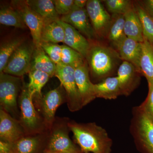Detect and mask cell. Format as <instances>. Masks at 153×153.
<instances>
[{"label": "cell", "instance_id": "cell-30", "mask_svg": "<svg viewBox=\"0 0 153 153\" xmlns=\"http://www.w3.org/2000/svg\"><path fill=\"white\" fill-rule=\"evenodd\" d=\"M85 59L74 49L66 45H62L61 63L76 68L85 63Z\"/></svg>", "mask_w": 153, "mask_h": 153}, {"label": "cell", "instance_id": "cell-31", "mask_svg": "<svg viewBox=\"0 0 153 153\" xmlns=\"http://www.w3.org/2000/svg\"><path fill=\"white\" fill-rule=\"evenodd\" d=\"M107 9L112 14L124 15L133 5L128 0H106L104 1Z\"/></svg>", "mask_w": 153, "mask_h": 153}, {"label": "cell", "instance_id": "cell-9", "mask_svg": "<svg viewBox=\"0 0 153 153\" xmlns=\"http://www.w3.org/2000/svg\"><path fill=\"white\" fill-rule=\"evenodd\" d=\"M35 48L33 43L23 42L10 57L3 72L18 77L29 73Z\"/></svg>", "mask_w": 153, "mask_h": 153}, {"label": "cell", "instance_id": "cell-6", "mask_svg": "<svg viewBox=\"0 0 153 153\" xmlns=\"http://www.w3.org/2000/svg\"><path fill=\"white\" fill-rule=\"evenodd\" d=\"M22 87V79L20 77L4 72L0 73L1 108L18 120L20 112L18 97Z\"/></svg>", "mask_w": 153, "mask_h": 153}, {"label": "cell", "instance_id": "cell-35", "mask_svg": "<svg viewBox=\"0 0 153 153\" xmlns=\"http://www.w3.org/2000/svg\"><path fill=\"white\" fill-rule=\"evenodd\" d=\"M0 153H13L12 144L0 140Z\"/></svg>", "mask_w": 153, "mask_h": 153}, {"label": "cell", "instance_id": "cell-7", "mask_svg": "<svg viewBox=\"0 0 153 153\" xmlns=\"http://www.w3.org/2000/svg\"><path fill=\"white\" fill-rule=\"evenodd\" d=\"M74 70V67L60 63L56 64L55 74L65 90L67 106L71 112L78 111L83 107L76 85Z\"/></svg>", "mask_w": 153, "mask_h": 153}, {"label": "cell", "instance_id": "cell-18", "mask_svg": "<svg viewBox=\"0 0 153 153\" xmlns=\"http://www.w3.org/2000/svg\"><path fill=\"white\" fill-rule=\"evenodd\" d=\"M60 21L65 31L63 43L86 58L91 47L90 42L87 38L71 25L60 20Z\"/></svg>", "mask_w": 153, "mask_h": 153}, {"label": "cell", "instance_id": "cell-33", "mask_svg": "<svg viewBox=\"0 0 153 153\" xmlns=\"http://www.w3.org/2000/svg\"><path fill=\"white\" fill-rule=\"evenodd\" d=\"M53 2L55 10L59 16L67 15L75 7L74 0H54Z\"/></svg>", "mask_w": 153, "mask_h": 153}, {"label": "cell", "instance_id": "cell-2", "mask_svg": "<svg viewBox=\"0 0 153 153\" xmlns=\"http://www.w3.org/2000/svg\"><path fill=\"white\" fill-rule=\"evenodd\" d=\"M85 59L93 78L101 81L111 76L121 59L117 50L97 43L91 44Z\"/></svg>", "mask_w": 153, "mask_h": 153}, {"label": "cell", "instance_id": "cell-8", "mask_svg": "<svg viewBox=\"0 0 153 153\" xmlns=\"http://www.w3.org/2000/svg\"><path fill=\"white\" fill-rule=\"evenodd\" d=\"M62 85L49 91L41 97H34V104L50 129L56 119L57 108L66 101V94L62 91Z\"/></svg>", "mask_w": 153, "mask_h": 153}, {"label": "cell", "instance_id": "cell-28", "mask_svg": "<svg viewBox=\"0 0 153 153\" xmlns=\"http://www.w3.org/2000/svg\"><path fill=\"white\" fill-rule=\"evenodd\" d=\"M0 23L6 26L21 29L26 27V25L20 14L11 7H1Z\"/></svg>", "mask_w": 153, "mask_h": 153}, {"label": "cell", "instance_id": "cell-27", "mask_svg": "<svg viewBox=\"0 0 153 153\" xmlns=\"http://www.w3.org/2000/svg\"><path fill=\"white\" fill-rule=\"evenodd\" d=\"M28 87L33 97H41V90L48 82L50 76L45 72L31 70L29 73Z\"/></svg>", "mask_w": 153, "mask_h": 153}, {"label": "cell", "instance_id": "cell-3", "mask_svg": "<svg viewBox=\"0 0 153 153\" xmlns=\"http://www.w3.org/2000/svg\"><path fill=\"white\" fill-rule=\"evenodd\" d=\"M18 104L20 110L19 120L25 131V135L43 133L49 131L43 117L36 109L33 102V96L28 87L23 82Z\"/></svg>", "mask_w": 153, "mask_h": 153}, {"label": "cell", "instance_id": "cell-12", "mask_svg": "<svg viewBox=\"0 0 153 153\" xmlns=\"http://www.w3.org/2000/svg\"><path fill=\"white\" fill-rule=\"evenodd\" d=\"M60 20L71 25L88 40L94 41L97 37L85 8H78L75 6L69 13L61 16Z\"/></svg>", "mask_w": 153, "mask_h": 153}, {"label": "cell", "instance_id": "cell-39", "mask_svg": "<svg viewBox=\"0 0 153 153\" xmlns=\"http://www.w3.org/2000/svg\"><path fill=\"white\" fill-rule=\"evenodd\" d=\"M79 153H82V152H80Z\"/></svg>", "mask_w": 153, "mask_h": 153}, {"label": "cell", "instance_id": "cell-11", "mask_svg": "<svg viewBox=\"0 0 153 153\" xmlns=\"http://www.w3.org/2000/svg\"><path fill=\"white\" fill-rule=\"evenodd\" d=\"M85 9L96 36L106 38L111 16L105 9L101 1L88 0Z\"/></svg>", "mask_w": 153, "mask_h": 153}, {"label": "cell", "instance_id": "cell-32", "mask_svg": "<svg viewBox=\"0 0 153 153\" xmlns=\"http://www.w3.org/2000/svg\"><path fill=\"white\" fill-rule=\"evenodd\" d=\"M41 47L55 64L61 63L62 46L54 43L43 42L41 43Z\"/></svg>", "mask_w": 153, "mask_h": 153}, {"label": "cell", "instance_id": "cell-37", "mask_svg": "<svg viewBox=\"0 0 153 153\" xmlns=\"http://www.w3.org/2000/svg\"><path fill=\"white\" fill-rule=\"evenodd\" d=\"M88 0H74V5L78 8H85L87 4Z\"/></svg>", "mask_w": 153, "mask_h": 153}, {"label": "cell", "instance_id": "cell-25", "mask_svg": "<svg viewBox=\"0 0 153 153\" xmlns=\"http://www.w3.org/2000/svg\"><path fill=\"white\" fill-rule=\"evenodd\" d=\"M124 16L112 14L107 38L115 47L126 37L124 33Z\"/></svg>", "mask_w": 153, "mask_h": 153}, {"label": "cell", "instance_id": "cell-21", "mask_svg": "<svg viewBox=\"0 0 153 153\" xmlns=\"http://www.w3.org/2000/svg\"><path fill=\"white\" fill-rule=\"evenodd\" d=\"M28 5L44 20L45 22L60 20L59 15L55 10L53 1L51 0H27Z\"/></svg>", "mask_w": 153, "mask_h": 153}, {"label": "cell", "instance_id": "cell-5", "mask_svg": "<svg viewBox=\"0 0 153 153\" xmlns=\"http://www.w3.org/2000/svg\"><path fill=\"white\" fill-rule=\"evenodd\" d=\"M69 119L68 118H56L49 130L48 142L45 151L60 153L81 152L79 147L69 137Z\"/></svg>", "mask_w": 153, "mask_h": 153}, {"label": "cell", "instance_id": "cell-16", "mask_svg": "<svg viewBox=\"0 0 153 153\" xmlns=\"http://www.w3.org/2000/svg\"><path fill=\"white\" fill-rule=\"evenodd\" d=\"M74 75L82 106L84 107L96 98L94 84L90 80L87 62L75 68Z\"/></svg>", "mask_w": 153, "mask_h": 153}, {"label": "cell", "instance_id": "cell-1", "mask_svg": "<svg viewBox=\"0 0 153 153\" xmlns=\"http://www.w3.org/2000/svg\"><path fill=\"white\" fill-rule=\"evenodd\" d=\"M68 126L81 152L111 153L112 140L105 129L95 123H78L69 119Z\"/></svg>", "mask_w": 153, "mask_h": 153}, {"label": "cell", "instance_id": "cell-36", "mask_svg": "<svg viewBox=\"0 0 153 153\" xmlns=\"http://www.w3.org/2000/svg\"><path fill=\"white\" fill-rule=\"evenodd\" d=\"M142 6L153 18V0H147L143 2Z\"/></svg>", "mask_w": 153, "mask_h": 153}, {"label": "cell", "instance_id": "cell-23", "mask_svg": "<svg viewBox=\"0 0 153 153\" xmlns=\"http://www.w3.org/2000/svg\"><path fill=\"white\" fill-rule=\"evenodd\" d=\"M141 44L140 72L146 78L148 82H153V44L145 39Z\"/></svg>", "mask_w": 153, "mask_h": 153}, {"label": "cell", "instance_id": "cell-20", "mask_svg": "<svg viewBox=\"0 0 153 153\" xmlns=\"http://www.w3.org/2000/svg\"><path fill=\"white\" fill-rule=\"evenodd\" d=\"M96 98L114 100L121 95L119 82L117 76H110L94 84Z\"/></svg>", "mask_w": 153, "mask_h": 153}, {"label": "cell", "instance_id": "cell-13", "mask_svg": "<svg viewBox=\"0 0 153 153\" xmlns=\"http://www.w3.org/2000/svg\"><path fill=\"white\" fill-rule=\"evenodd\" d=\"M25 135L19 120L0 108V140L12 144Z\"/></svg>", "mask_w": 153, "mask_h": 153}, {"label": "cell", "instance_id": "cell-14", "mask_svg": "<svg viewBox=\"0 0 153 153\" xmlns=\"http://www.w3.org/2000/svg\"><path fill=\"white\" fill-rule=\"evenodd\" d=\"M140 74L133 64L123 61L118 68L117 76L121 95L128 96L138 87Z\"/></svg>", "mask_w": 153, "mask_h": 153}, {"label": "cell", "instance_id": "cell-10", "mask_svg": "<svg viewBox=\"0 0 153 153\" xmlns=\"http://www.w3.org/2000/svg\"><path fill=\"white\" fill-rule=\"evenodd\" d=\"M11 7L20 14L25 25L30 29L35 47H41V32L44 20L31 8L26 1H12Z\"/></svg>", "mask_w": 153, "mask_h": 153}, {"label": "cell", "instance_id": "cell-15", "mask_svg": "<svg viewBox=\"0 0 153 153\" xmlns=\"http://www.w3.org/2000/svg\"><path fill=\"white\" fill-rule=\"evenodd\" d=\"M49 130L43 133L25 135L12 144L13 153H43L47 147Z\"/></svg>", "mask_w": 153, "mask_h": 153}, {"label": "cell", "instance_id": "cell-22", "mask_svg": "<svg viewBox=\"0 0 153 153\" xmlns=\"http://www.w3.org/2000/svg\"><path fill=\"white\" fill-rule=\"evenodd\" d=\"M56 68V64L49 58L42 48L35 47L30 71L38 70L43 71L52 77L55 76Z\"/></svg>", "mask_w": 153, "mask_h": 153}, {"label": "cell", "instance_id": "cell-19", "mask_svg": "<svg viewBox=\"0 0 153 153\" xmlns=\"http://www.w3.org/2000/svg\"><path fill=\"white\" fill-rule=\"evenodd\" d=\"M124 33L128 38L142 43L144 41L139 17L133 5L125 14Z\"/></svg>", "mask_w": 153, "mask_h": 153}, {"label": "cell", "instance_id": "cell-17", "mask_svg": "<svg viewBox=\"0 0 153 153\" xmlns=\"http://www.w3.org/2000/svg\"><path fill=\"white\" fill-rule=\"evenodd\" d=\"M116 48L120 59L131 63L140 74V61L142 52L141 43L126 37Z\"/></svg>", "mask_w": 153, "mask_h": 153}, {"label": "cell", "instance_id": "cell-26", "mask_svg": "<svg viewBox=\"0 0 153 153\" xmlns=\"http://www.w3.org/2000/svg\"><path fill=\"white\" fill-rule=\"evenodd\" d=\"M133 3L140 21L144 37L145 39L153 44V18L139 1Z\"/></svg>", "mask_w": 153, "mask_h": 153}, {"label": "cell", "instance_id": "cell-4", "mask_svg": "<svg viewBox=\"0 0 153 153\" xmlns=\"http://www.w3.org/2000/svg\"><path fill=\"white\" fill-rule=\"evenodd\" d=\"M130 132L141 153H153V121L140 105L132 110Z\"/></svg>", "mask_w": 153, "mask_h": 153}, {"label": "cell", "instance_id": "cell-34", "mask_svg": "<svg viewBox=\"0 0 153 153\" xmlns=\"http://www.w3.org/2000/svg\"><path fill=\"white\" fill-rule=\"evenodd\" d=\"M148 86L147 97L140 105L153 121V82H148Z\"/></svg>", "mask_w": 153, "mask_h": 153}, {"label": "cell", "instance_id": "cell-38", "mask_svg": "<svg viewBox=\"0 0 153 153\" xmlns=\"http://www.w3.org/2000/svg\"><path fill=\"white\" fill-rule=\"evenodd\" d=\"M43 153H60L56 152H47V151H45Z\"/></svg>", "mask_w": 153, "mask_h": 153}, {"label": "cell", "instance_id": "cell-24", "mask_svg": "<svg viewBox=\"0 0 153 153\" xmlns=\"http://www.w3.org/2000/svg\"><path fill=\"white\" fill-rule=\"evenodd\" d=\"M65 31L60 20L44 23L41 32V43H63Z\"/></svg>", "mask_w": 153, "mask_h": 153}, {"label": "cell", "instance_id": "cell-29", "mask_svg": "<svg viewBox=\"0 0 153 153\" xmlns=\"http://www.w3.org/2000/svg\"><path fill=\"white\" fill-rule=\"evenodd\" d=\"M23 43L20 38H15L3 43L0 47V73L3 72L10 57Z\"/></svg>", "mask_w": 153, "mask_h": 153}]
</instances>
